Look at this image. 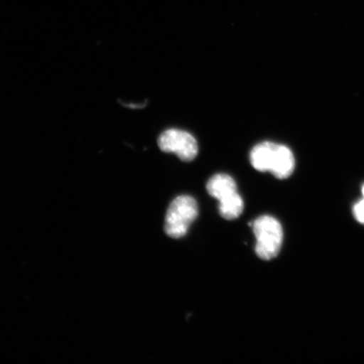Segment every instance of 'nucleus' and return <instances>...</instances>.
Returning a JSON list of instances; mask_svg holds the SVG:
<instances>
[{
	"mask_svg": "<svg viewBox=\"0 0 364 364\" xmlns=\"http://www.w3.org/2000/svg\"><path fill=\"white\" fill-rule=\"evenodd\" d=\"M276 146L277 144L272 142H262L252 149L250 159L255 169L261 172L270 171Z\"/></svg>",
	"mask_w": 364,
	"mask_h": 364,
	"instance_id": "6",
	"label": "nucleus"
},
{
	"mask_svg": "<svg viewBox=\"0 0 364 364\" xmlns=\"http://www.w3.org/2000/svg\"><path fill=\"white\" fill-rule=\"evenodd\" d=\"M294 168L295 159L291 149L285 145L277 144L269 172L277 179L284 180L292 175Z\"/></svg>",
	"mask_w": 364,
	"mask_h": 364,
	"instance_id": "4",
	"label": "nucleus"
},
{
	"mask_svg": "<svg viewBox=\"0 0 364 364\" xmlns=\"http://www.w3.org/2000/svg\"><path fill=\"white\" fill-rule=\"evenodd\" d=\"M353 213L355 218H357V220L364 225V198H363L360 201L355 204Z\"/></svg>",
	"mask_w": 364,
	"mask_h": 364,
	"instance_id": "8",
	"label": "nucleus"
},
{
	"mask_svg": "<svg viewBox=\"0 0 364 364\" xmlns=\"http://www.w3.org/2000/svg\"><path fill=\"white\" fill-rule=\"evenodd\" d=\"M207 190L209 195L216 198L218 202L238 193L235 180L226 174L213 176L208 182Z\"/></svg>",
	"mask_w": 364,
	"mask_h": 364,
	"instance_id": "5",
	"label": "nucleus"
},
{
	"mask_svg": "<svg viewBox=\"0 0 364 364\" xmlns=\"http://www.w3.org/2000/svg\"><path fill=\"white\" fill-rule=\"evenodd\" d=\"M198 215V208L196 200L190 196H179L173 200L168 208L166 233L175 239L183 237Z\"/></svg>",
	"mask_w": 364,
	"mask_h": 364,
	"instance_id": "2",
	"label": "nucleus"
},
{
	"mask_svg": "<svg viewBox=\"0 0 364 364\" xmlns=\"http://www.w3.org/2000/svg\"><path fill=\"white\" fill-rule=\"evenodd\" d=\"M244 202L238 193L220 202V215L227 220H234L242 213Z\"/></svg>",
	"mask_w": 364,
	"mask_h": 364,
	"instance_id": "7",
	"label": "nucleus"
},
{
	"mask_svg": "<svg viewBox=\"0 0 364 364\" xmlns=\"http://www.w3.org/2000/svg\"><path fill=\"white\" fill-rule=\"evenodd\" d=\"M256 236V253L264 261H269L279 255L283 245L284 232L276 218L264 215L250 224Z\"/></svg>",
	"mask_w": 364,
	"mask_h": 364,
	"instance_id": "1",
	"label": "nucleus"
},
{
	"mask_svg": "<svg viewBox=\"0 0 364 364\" xmlns=\"http://www.w3.org/2000/svg\"><path fill=\"white\" fill-rule=\"evenodd\" d=\"M158 145L163 152L174 153L183 161H193L198 153L197 140L188 132L180 129L163 132L158 139Z\"/></svg>",
	"mask_w": 364,
	"mask_h": 364,
	"instance_id": "3",
	"label": "nucleus"
}]
</instances>
